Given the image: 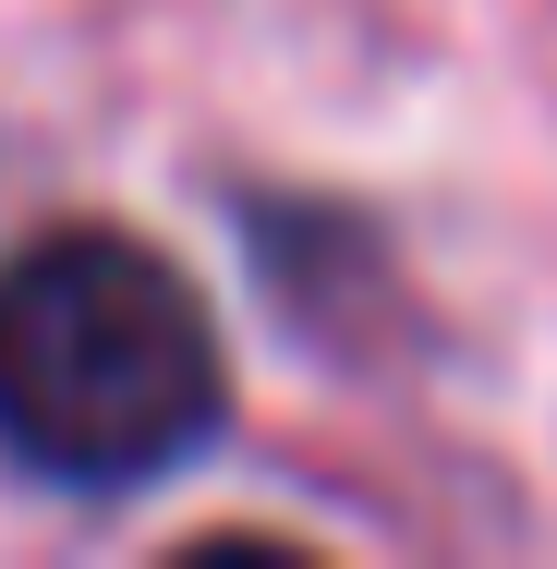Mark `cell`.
<instances>
[{
  "label": "cell",
  "instance_id": "obj_1",
  "mask_svg": "<svg viewBox=\"0 0 557 569\" xmlns=\"http://www.w3.org/2000/svg\"><path fill=\"white\" fill-rule=\"evenodd\" d=\"M230 376L195 279L133 230H49L0 267V449L49 485H158L219 437Z\"/></svg>",
  "mask_w": 557,
  "mask_h": 569
}]
</instances>
